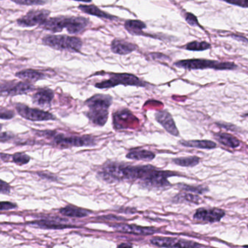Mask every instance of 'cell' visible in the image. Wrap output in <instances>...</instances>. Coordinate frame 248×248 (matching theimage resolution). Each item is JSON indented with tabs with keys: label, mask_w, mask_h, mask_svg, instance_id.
<instances>
[{
	"label": "cell",
	"mask_w": 248,
	"mask_h": 248,
	"mask_svg": "<svg viewBox=\"0 0 248 248\" xmlns=\"http://www.w3.org/2000/svg\"><path fill=\"white\" fill-rule=\"evenodd\" d=\"M112 100L108 94H96L86 100L85 106L88 110L85 115L92 124L99 126H103L106 124Z\"/></svg>",
	"instance_id": "obj_1"
},
{
	"label": "cell",
	"mask_w": 248,
	"mask_h": 248,
	"mask_svg": "<svg viewBox=\"0 0 248 248\" xmlns=\"http://www.w3.org/2000/svg\"><path fill=\"white\" fill-rule=\"evenodd\" d=\"M88 23L89 20L85 17L58 16L48 18L39 27L52 33L61 32L64 28H66L67 31L71 34H78L84 30Z\"/></svg>",
	"instance_id": "obj_2"
},
{
	"label": "cell",
	"mask_w": 248,
	"mask_h": 248,
	"mask_svg": "<svg viewBox=\"0 0 248 248\" xmlns=\"http://www.w3.org/2000/svg\"><path fill=\"white\" fill-rule=\"evenodd\" d=\"M179 176V173L169 170H163L157 169L154 166H142L139 182L141 186L147 188H163L170 186L167 180L169 177Z\"/></svg>",
	"instance_id": "obj_3"
},
{
	"label": "cell",
	"mask_w": 248,
	"mask_h": 248,
	"mask_svg": "<svg viewBox=\"0 0 248 248\" xmlns=\"http://www.w3.org/2000/svg\"><path fill=\"white\" fill-rule=\"evenodd\" d=\"M45 137L50 139L52 144L61 148L71 147H92L96 144V141L90 136H67L53 131H42Z\"/></svg>",
	"instance_id": "obj_4"
},
{
	"label": "cell",
	"mask_w": 248,
	"mask_h": 248,
	"mask_svg": "<svg viewBox=\"0 0 248 248\" xmlns=\"http://www.w3.org/2000/svg\"><path fill=\"white\" fill-rule=\"evenodd\" d=\"M175 66L187 70H234L237 65L234 62H219L205 59L182 60L175 62Z\"/></svg>",
	"instance_id": "obj_5"
},
{
	"label": "cell",
	"mask_w": 248,
	"mask_h": 248,
	"mask_svg": "<svg viewBox=\"0 0 248 248\" xmlns=\"http://www.w3.org/2000/svg\"><path fill=\"white\" fill-rule=\"evenodd\" d=\"M42 43L58 50L71 52H80L83 46V42L80 38L65 35H48L42 39Z\"/></svg>",
	"instance_id": "obj_6"
},
{
	"label": "cell",
	"mask_w": 248,
	"mask_h": 248,
	"mask_svg": "<svg viewBox=\"0 0 248 248\" xmlns=\"http://www.w3.org/2000/svg\"><path fill=\"white\" fill-rule=\"evenodd\" d=\"M110 78L101 82L97 83L95 87L99 89L113 88L118 85L135 86L145 87L147 82L138 78L136 76L130 74H110Z\"/></svg>",
	"instance_id": "obj_7"
},
{
	"label": "cell",
	"mask_w": 248,
	"mask_h": 248,
	"mask_svg": "<svg viewBox=\"0 0 248 248\" xmlns=\"http://www.w3.org/2000/svg\"><path fill=\"white\" fill-rule=\"evenodd\" d=\"M17 113L23 119L32 122H44V121L55 120V116L48 112L39 110L37 108H32L26 105L17 103L16 106Z\"/></svg>",
	"instance_id": "obj_8"
},
{
	"label": "cell",
	"mask_w": 248,
	"mask_h": 248,
	"mask_svg": "<svg viewBox=\"0 0 248 248\" xmlns=\"http://www.w3.org/2000/svg\"><path fill=\"white\" fill-rule=\"evenodd\" d=\"M153 246L165 248H199V243L191 240H182L173 237H155L151 239Z\"/></svg>",
	"instance_id": "obj_9"
},
{
	"label": "cell",
	"mask_w": 248,
	"mask_h": 248,
	"mask_svg": "<svg viewBox=\"0 0 248 248\" xmlns=\"http://www.w3.org/2000/svg\"><path fill=\"white\" fill-rule=\"evenodd\" d=\"M50 12L46 10H32L17 20V25L21 27H32L46 21Z\"/></svg>",
	"instance_id": "obj_10"
},
{
	"label": "cell",
	"mask_w": 248,
	"mask_h": 248,
	"mask_svg": "<svg viewBox=\"0 0 248 248\" xmlns=\"http://www.w3.org/2000/svg\"><path fill=\"white\" fill-rule=\"evenodd\" d=\"M225 211L220 208H199L194 214V218L196 221L201 222L215 223L218 222L224 218Z\"/></svg>",
	"instance_id": "obj_11"
},
{
	"label": "cell",
	"mask_w": 248,
	"mask_h": 248,
	"mask_svg": "<svg viewBox=\"0 0 248 248\" xmlns=\"http://www.w3.org/2000/svg\"><path fill=\"white\" fill-rule=\"evenodd\" d=\"M34 90V87L27 82H5L1 84V95L16 96L27 94Z\"/></svg>",
	"instance_id": "obj_12"
},
{
	"label": "cell",
	"mask_w": 248,
	"mask_h": 248,
	"mask_svg": "<svg viewBox=\"0 0 248 248\" xmlns=\"http://www.w3.org/2000/svg\"><path fill=\"white\" fill-rule=\"evenodd\" d=\"M116 231L128 234H137V235H151L157 232V230L153 227H138L135 225H129L125 224H112Z\"/></svg>",
	"instance_id": "obj_13"
},
{
	"label": "cell",
	"mask_w": 248,
	"mask_h": 248,
	"mask_svg": "<svg viewBox=\"0 0 248 248\" xmlns=\"http://www.w3.org/2000/svg\"><path fill=\"white\" fill-rule=\"evenodd\" d=\"M156 120L158 123L163 125V128L172 135L178 137L179 135V131L176 127V123L173 120V117L170 113L167 110H161L157 112L155 114Z\"/></svg>",
	"instance_id": "obj_14"
},
{
	"label": "cell",
	"mask_w": 248,
	"mask_h": 248,
	"mask_svg": "<svg viewBox=\"0 0 248 248\" xmlns=\"http://www.w3.org/2000/svg\"><path fill=\"white\" fill-rule=\"evenodd\" d=\"M54 98V93L50 89H41L37 90L32 97L33 103L41 108H47L50 106L52 99Z\"/></svg>",
	"instance_id": "obj_15"
},
{
	"label": "cell",
	"mask_w": 248,
	"mask_h": 248,
	"mask_svg": "<svg viewBox=\"0 0 248 248\" xmlns=\"http://www.w3.org/2000/svg\"><path fill=\"white\" fill-rule=\"evenodd\" d=\"M111 47L114 53L125 55L136 50L137 45L122 39H115L112 42Z\"/></svg>",
	"instance_id": "obj_16"
},
{
	"label": "cell",
	"mask_w": 248,
	"mask_h": 248,
	"mask_svg": "<svg viewBox=\"0 0 248 248\" xmlns=\"http://www.w3.org/2000/svg\"><path fill=\"white\" fill-rule=\"evenodd\" d=\"M214 138L223 145L231 148H237L241 142L237 137L224 132H218L214 134Z\"/></svg>",
	"instance_id": "obj_17"
},
{
	"label": "cell",
	"mask_w": 248,
	"mask_h": 248,
	"mask_svg": "<svg viewBox=\"0 0 248 248\" xmlns=\"http://www.w3.org/2000/svg\"><path fill=\"white\" fill-rule=\"evenodd\" d=\"M126 157L132 160H146L151 161L155 157V154L149 150H143V149H135L131 150L127 154Z\"/></svg>",
	"instance_id": "obj_18"
},
{
	"label": "cell",
	"mask_w": 248,
	"mask_h": 248,
	"mask_svg": "<svg viewBox=\"0 0 248 248\" xmlns=\"http://www.w3.org/2000/svg\"><path fill=\"white\" fill-rule=\"evenodd\" d=\"M181 144L185 147H194V148L199 149H211L216 148L217 144L211 140H182L180 141Z\"/></svg>",
	"instance_id": "obj_19"
},
{
	"label": "cell",
	"mask_w": 248,
	"mask_h": 248,
	"mask_svg": "<svg viewBox=\"0 0 248 248\" xmlns=\"http://www.w3.org/2000/svg\"><path fill=\"white\" fill-rule=\"evenodd\" d=\"M16 76L21 79L28 80L30 81H37L44 79L46 75L41 71L33 69H26L20 72L16 73Z\"/></svg>",
	"instance_id": "obj_20"
},
{
	"label": "cell",
	"mask_w": 248,
	"mask_h": 248,
	"mask_svg": "<svg viewBox=\"0 0 248 248\" xmlns=\"http://www.w3.org/2000/svg\"><path fill=\"white\" fill-rule=\"evenodd\" d=\"M60 213L63 215L69 217H76V218H83L87 217L90 214V211L83 208H77L72 205H67L64 208L60 209Z\"/></svg>",
	"instance_id": "obj_21"
},
{
	"label": "cell",
	"mask_w": 248,
	"mask_h": 248,
	"mask_svg": "<svg viewBox=\"0 0 248 248\" xmlns=\"http://www.w3.org/2000/svg\"><path fill=\"white\" fill-rule=\"evenodd\" d=\"M79 8H80L83 13L91 15V16H97V17L109 19V20H113V19L116 18L115 16L102 11L99 7L95 5H80Z\"/></svg>",
	"instance_id": "obj_22"
},
{
	"label": "cell",
	"mask_w": 248,
	"mask_h": 248,
	"mask_svg": "<svg viewBox=\"0 0 248 248\" xmlns=\"http://www.w3.org/2000/svg\"><path fill=\"white\" fill-rule=\"evenodd\" d=\"M126 30L133 35H143V30L147 28L144 22L138 20H128L125 23Z\"/></svg>",
	"instance_id": "obj_23"
},
{
	"label": "cell",
	"mask_w": 248,
	"mask_h": 248,
	"mask_svg": "<svg viewBox=\"0 0 248 248\" xmlns=\"http://www.w3.org/2000/svg\"><path fill=\"white\" fill-rule=\"evenodd\" d=\"M200 161V158L198 156H188V157H178L173 159V162L177 166L183 167H193L197 166Z\"/></svg>",
	"instance_id": "obj_24"
},
{
	"label": "cell",
	"mask_w": 248,
	"mask_h": 248,
	"mask_svg": "<svg viewBox=\"0 0 248 248\" xmlns=\"http://www.w3.org/2000/svg\"><path fill=\"white\" fill-rule=\"evenodd\" d=\"M174 200L176 202H187L195 204H199L202 202V198L200 197L186 192L179 194L175 197Z\"/></svg>",
	"instance_id": "obj_25"
},
{
	"label": "cell",
	"mask_w": 248,
	"mask_h": 248,
	"mask_svg": "<svg viewBox=\"0 0 248 248\" xmlns=\"http://www.w3.org/2000/svg\"><path fill=\"white\" fill-rule=\"evenodd\" d=\"M211 47V45L206 42H198V41H194V42H189L187 45L183 46L186 50L189 51H204L209 49Z\"/></svg>",
	"instance_id": "obj_26"
},
{
	"label": "cell",
	"mask_w": 248,
	"mask_h": 248,
	"mask_svg": "<svg viewBox=\"0 0 248 248\" xmlns=\"http://www.w3.org/2000/svg\"><path fill=\"white\" fill-rule=\"evenodd\" d=\"M178 186L181 190L184 191V192H192V193L204 194L208 192V188L204 186H192V185L181 184Z\"/></svg>",
	"instance_id": "obj_27"
},
{
	"label": "cell",
	"mask_w": 248,
	"mask_h": 248,
	"mask_svg": "<svg viewBox=\"0 0 248 248\" xmlns=\"http://www.w3.org/2000/svg\"><path fill=\"white\" fill-rule=\"evenodd\" d=\"M33 224L36 225V227H42V228L45 229H61L68 228V227H71V225H65V224H61L58 223L54 222V221H39L37 222H34Z\"/></svg>",
	"instance_id": "obj_28"
},
{
	"label": "cell",
	"mask_w": 248,
	"mask_h": 248,
	"mask_svg": "<svg viewBox=\"0 0 248 248\" xmlns=\"http://www.w3.org/2000/svg\"><path fill=\"white\" fill-rule=\"evenodd\" d=\"M12 161L17 166H23L27 164L31 158L29 155L23 153H16L11 155Z\"/></svg>",
	"instance_id": "obj_29"
},
{
	"label": "cell",
	"mask_w": 248,
	"mask_h": 248,
	"mask_svg": "<svg viewBox=\"0 0 248 248\" xmlns=\"http://www.w3.org/2000/svg\"><path fill=\"white\" fill-rule=\"evenodd\" d=\"M11 1L21 5H41L46 3V0H11Z\"/></svg>",
	"instance_id": "obj_30"
},
{
	"label": "cell",
	"mask_w": 248,
	"mask_h": 248,
	"mask_svg": "<svg viewBox=\"0 0 248 248\" xmlns=\"http://www.w3.org/2000/svg\"><path fill=\"white\" fill-rule=\"evenodd\" d=\"M185 20L188 23L192 26H200L198 17L191 13H185Z\"/></svg>",
	"instance_id": "obj_31"
},
{
	"label": "cell",
	"mask_w": 248,
	"mask_h": 248,
	"mask_svg": "<svg viewBox=\"0 0 248 248\" xmlns=\"http://www.w3.org/2000/svg\"><path fill=\"white\" fill-rule=\"evenodd\" d=\"M15 116V113L12 110H7V109L1 108V117L3 120H9V119H12Z\"/></svg>",
	"instance_id": "obj_32"
},
{
	"label": "cell",
	"mask_w": 248,
	"mask_h": 248,
	"mask_svg": "<svg viewBox=\"0 0 248 248\" xmlns=\"http://www.w3.org/2000/svg\"><path fill=\"white\" fill-rule=\"evenodd\" d=\"M229 4H234L241 7H248V0H224Z\"/></svg>",
	"instance_id": "obj_33"
},
{
	"label": "cell",
	"mask_w": 248,
	"mask_h": 248,
	"mask_svg": "<svg viewBox=\"0 0 248 248\" xmlns=\"http://www.w3.org/2000/svg\"><path fill=\"white\" fill-rule=\"evenodd\" d=\"M37 174L39 175V177L42 178V179H47V180H58L56 176H54V175L52 174V173H48V172H39V173H37Z\"/></svg>",
	"instance_id": "obj_34"
},
{
	"label": "cell",
	"mask_w": 248,
	"mask_h": 248,
	"mask_svg": "<svg viewBox=\"0 0 248 248\" xmlns=\"http://www.w3.org/2000/svg\"><path fill=\"white\" fill-rule=\"evenodd\" d=\"M17 207L16 204L10 202H1V211H7V210L14 209Z\"/></svg>",
	"instance_id": "obj_35"
},
{
	"label": "cell",
	"mask_w": 248,
	"mask_h": 248,
	"mask_svg": "<svg viewBox=\"0 0 248 248\" xmlns=\"http://www.w3.org/2000/svg\"><path fill=\"white\" fill-rule=\"evenodd\" d=\"M10 192V186L8 184L4 182V181H1V193L9 194Z\"/></svg>",
	"instance_id": "obj_36"
},
{
	"label": "cell",
	"mask_w": 248,
	"mask_h": 248,
	"mask_svg": "<svg viewBox=\"0 0 248 248\" xmlns=\"http://www.w3.org/2000/svg\"><path fill=\"white\" fill-rule=\"evenodd\" d=\"M13 138V135L10 133L4 132L1 134V141L4 142V141H10V140Z\"/></svg>",
	"instance_id": "obj_37"
},
{
	"label": "cell",
	"mask_w": 248,
	"mask_h": 248,
	"mask_svg": "<svg viewBox=\"0 0 248 248\" xmlns=\"http://www.w3.org/2000/svg\"><path fill=\"white\" fill-rule=\"evenodd\" d=\"M231 36L233 38V39H236V40L240 41V42H246V43H248V39H246L245 36H240V35L237 34H232Z\"/></svg>",
	"instance_id": "obj_38"
},
{
	"label": "cell",
	"mask_w": 248,
	"mask_h": 248,
	"mask_svg": "<svg viewBox=\"0 0 248 248\" xmlns=\"http://www.w3.org/2000/svg\"><path fill=\"white\" fill-rule=\"evenodd\" d=\"M132 246L130 243H122L119 245L117 248H132Z\"/></svg>",
	"instance_id": "obj_39"
},
{
	"label": "cell",
	"mask_w": 248,
	"mask_h": 248,
	"mask_svg": "<svg viewBox=\"0 0 248 248\" xmlns=\"http://www.w3.org/2000/svg\"><path fill=\"white\" fill-rule=\"evenodd\" d=\"M74 1H83V2H90L92 0H74Z\"/></svg>",
	"instance_id": "obj_40"
},
{
	"label": "cell",
	"mask_w": 248,
	"mask_h": 248,
	"mask_svg": "<svg viewBox=\"0 0 248 248\" xmlns=\"http://www.w3.org/2000/svg\"><path fill=\"white\" fill-rule=\"evenodd\" d=\"M244 248H248V246H244Z\"/></svg>",
	"instance_id": "obj_41"
},
{
	"label": "cell",
	"mask_w": 248,
	"mask_h": 248,
	"mask_svg": "<svg viewBox=\"0 0 248 248\" xmlns=\"http://www.w3.org/2000/svg\"></svg>",
	"instance_id": "obj_42"
}]
</instances>
